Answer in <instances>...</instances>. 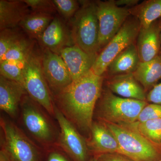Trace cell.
<instances>
[{
	"mask_svg": "<svg viewBox=\"0 0 161 161\" xmlns=\"http://www.w3.org/2000/svg\"><path fill=\"white\" fill-rule=\"evenodd\" d=\"M139 0H116L115 1V4L119 7L131 8L138 5Z\"/></svg>",
	"mask_w": 161,
	"mask_h": 161,
	"instance_id": "33",
	"label": "cell"
},
{
	"mask_svg": "<svg viewBox=\"0 0 161 161\" xmlns=\"http://www.w3.org/2000/svg\"><path fill=\"white\" fill-rule=\"evenodd\" d=\"M158 161H161V159L159 160Z\"/></svg>",
	"mask_w": 161,
	"mask_h": 161,
	"instance_id": "37",
	"label": "cell"
},
{
	"mask_svg": "<svg viewBox=\"0 0 161 161\" xmlns=\"http://www.w3.org/2000/svg\"><path fill=\"white\" fill-rule=\"evenodd\" d=\"M44 157L45 161H73L58 146L45 151Z\"/></svg>",
	"mask_w": 161,
	"mask_h": 161,
	"instance_id": "30",
	"label": "cell"
},
{
	"mask_svg": "<svg viewBox=\"0 0 161 161\" xmlns=\"http://www.w3.org/2000/svg\"><path fill=\"white\" fill-rule=\"evenodd\" d=\"M54 118L60 128L58 146L73 161H88L91 157L86 139L80 134L55 106Z\"/></svg>",
	"mask_w": 161,
	"mask_h": 161,
	"instance_id": "10",
	"label": "cell"
},
{
	"mask_svg": "<svg viewBox=\"0 0 161 161\" xmlns=\"http://www.w3.org/2000/svg\"><path fill=\"white\" fill-rule=\"evenodd\" d=\"M41 61L43 75L53 97L68 86L73 80L60 55L45 49Z\"/></svg>",
	"mask_w": 161,
	"mask_h": 161,
	"instance_id": "11",
	"label": "cell"
},
{
	"mask_svg": "<svg viewBox=\"0 0 161 161\" xmlns=\"http://www.w3.org/2000/svg\"><path fill=\"white\" fill-rule=\"evenodd\" d=\"M0 161H10L6 153L2 149L0 150Z\"/></svg>",
	"mask_w": 161,
	"mask_h": 161,
	"instance_id": "34",
	"label": "cell"
},
{
	"mask_svg": "<svg viewBox=\"0 0 161 161\" xmlns=\"http://www.w3.org/2000/svg\"><path fill=\"white\" fill-rule=\"evenodd\" d=\"M80 3V8L72 18V39L75 45L86 53L98 54L99 27L96 1Z\"/></svg>",
	"mask_w": 161,
	"mask_h": 161,
	"instance_id": "5",
	"label": "cell"
},
{
	"mask_svg": "<svg viewBox=\"0 0 161 161\" xmlns=\"http://www.w3.org/2000/svg\"><path fill=\"white\" fill-rule=\"evenodd\" d=\"M30 13L23 1H0V30L14 29Z\"/></svg>",
	"mask_w": 161,
	"mask_h": 161,
	"instance_id": "18",
	"label": "cell"
},
{
	"mask_svg": "<svg viewBox=\"0 0 161 161\" xmlns=\"http://www.w3.org/2000/svg\"><path fill=\"white\" fill-rule=\"evenodd\" d=\"M133 75L148 93L161 79V54L147 62L140 61Z\"/></svg>",
	"mask_w": 161,
	"mask_h": 161,
	"instance_id": "20",
	"label": "cell"
},
{
	"mask_svg": "<svg viewBox=\"0 0 161 161\" xmlns=\"http://www.w3.org/2000/svg\"><path fill=\"white\" fill-rule=\"evenodd\" d=\"M53 19L49 14L33 12L26 15L19 26L30 35L39 39Z\"/></svg>",
	"mask_w": 161,
	"mask_h": 161,
	"instance_id": "22",
	"label": "cell"
},
{
	"mask_svg": "<svg viewBox=\"0 0 161 161\" xmlns=\"http://www.w3.org/2000/svg\"><path fill=\"white\" fill-rule=\"evenodd\" d=\"M141 62H147L160 53L159 19L147 27H141L136 42Z\"/></svg>",
	"mask_w": 161,
	"mask_h": 161,
	"instance_id": "14",
	"label": "cell"
},
{
	"mask_svg": "<svg viewBox=\"0 0 161 161\" xmlns=\"http://www.w3.org/2000/svg\"><path fill=\"white\" fill-rule=\"evenodd\" d=\"M140 62L136 43L121 52L109 64L104 75L107 77L133 74Z\"/></svg>",
	"mask_w": 161,
	"mask_h": 161,
	"instance_id": "19",
	"label": "cell"
},
{
	"mask_svg": "<svg viewBox=\"0 0 161 161\" xmlns=\"http://www.w3.org/2000/svg\"><path fill=\"white\" fill-rule=\"evenodd\" d=\"M24 64L10 60H5L0 62L1 76L18 81L23 85V71Z\"/></svg>",
	"mask_w": 161,
	"mask_h": 161,
	"instance_id": "25",
	"label": "cell"
},
{
	"mask_svg": "<svg viewBox=\"0 0 161 161\" xmlns=\"http://www.w3.org/2000/svg\"><path fill=\"white\" fill-rule=\"evenodd\" d=\"M45 49L60 55L68 47L75 45L66 26L59 18H54L49 26L39 38Z\"/></svg>",
	"mask_w": 161,
	"mask_h": 161,
	"instance_id": "16",
	"label": "cell"
},
{
	"mask_svg": "<svg viewBox=\"0 0 161 161\" xmlns=\"http://www.w3.org/2000/svg\"><path fill=\"white\" fill-rule=\"evenodd\" d=\"M129 10L139 21L141 27H148L161 18V0L144 1Z\"/></svg>",
	"mask_w": 161,
	"mask_h": 161,
	"instance_id": "21",
	"label": "cell"
},
{
	"mask_svg": "<svg viewBox=\"0 0 161 161\" xmlns=\"http://www.w3.org/2000/svg\"><path fill=\"white\" fill-rule=\"evenodd\" d=\"M87 144L91 156L119 152L118 141L103 122L93 120Z\"/></svg>",
	"mask_w": 161,
	"mask_h": 161,
	"instance_id": "12",
	"label": "cell"
},
{
	"mask_svg": "<svg viewBox=\"0 0 161 161\" xmlns=\"http://www.w3.org/2000/svg\"><path fill=\"white\" fill-rule=\"evenodd\" d=\"M88 161H97V158L95 156H92Z\"/></svg>",
	"mask_w": 161,
	"mask_h": 161,
	"instance_id": "35",
	"label": "cell"
},
{
	"mask_svg": "<svg viewBox=\"0 0 161 161\" xmlns=\"http://www.w3.org/2000/svg\"><path fill=\"white\" fill-rule=\"evenodd\" d=\"M149 103L146 101L119 97L103 87L95 107L98 120L120 125L134 123L141 112Z\"/></svg>",
	"mask_w": 161,
	"mask_h": 161,
	"instance_id": "3",
	"label": "cell"
},
{
	"mask_svg": "<svg viewBox=\"0 0 161 161\" xmlns=\"http://www.w3.org/2000/svg\"><path fill=\"white\" fill-rule=\"evenodd\" d=\"M100 52L121 29L131 15L129 8L119 7L114 0L96 1ZM99 52V53H100Z\"/></svg>",
	"mask_w": 161,
	"mask_h": 161,
	"instance_id": "9",
	"label": "cell"
},
{
	"mask_svg": "<svg viewBox=\"0 0 161 161\" xmlns=\"http://www.w3.org/2000/svg\"><path fill=\"white\" fill-rule=\"evenodd\" d=\"M103 123L118 141L119 153L134 161H158L161 159V146L153 143L139 132L129 127Z\"/></svg>",
	"mask_w": 161,
	"mask_h": 161,
	"instance_id": "6",
	"label": "cell"
},
{
	"mask_svg": "<svg viewBox=\"0 0 161 161\" xmlns=\"http://www.w3.org/2000/svg\"><path fill=\"white\" fill-rule=\"evenodd\" d=\"M140 28L138 20L130 15L118 32L98 53L92 71L98 76H103L112 60L128 47L136 43Z\"/></svg>",
	"mask_w": 161,
	"mask_h": 161,
	"instance_id": "8",
	"label": "cell"
},
{
	"mask_svg": "<svg viewBox=\"0 0 161 161\" xmlns=\"http://www.w3.org/2000/svg\"><path fill=\"white\" fill-rule=\"evenodd\" d=\"M0 126L1 149L10 161H43L45 151L16 124L1 117Z\"/></svg>",
	"mask_w": 161,
	"mask_h": 161,
	"instance_id": "4",
	"label": "cell"
},
{
	"mask_svg": "<svg viewBox=\"0 0 161 161\" xmlns=\"http://www.w3.org/2000/svg\"><path fill=\"white\" fill-rule=\"evenodd\" d=\"M52 2L56 9L66 19L74 17L80 6L79 2L75 0H53Z\"/></svg>",
	"mask_w": 161,
	"mask_h": 161,
	"instance_id": "27",
	"label": "cell"
},
{
	"mask_svg": "<svg viewBox=\"0 0 161 161\" xmlns=\"http://www.w3.org/2000/svg\"><path fill=\"white\" fill-rule=\"evenodd\" d=\"M104 77L92 70L53 96L56 107L78 131L89 134Z\"/></svg>",
	"mask_w": 161,
	"mask_h": 161,
	"instance_id": "1",
	"label": "cell"
},
{
	"mask_svg": "<svg viewBox=\"0 0 161 161\" xmlns=\"http://www.w3.org/2000/svg\"><path fill=\"white\" fill-rule=\"evenodd\" d=\"M19 117L24 132L44 151L58 146L60 128L53 116L28 94L21 102Z\"/></svg>",
	"mask_w": 161,
	"mask_h": 161,
	"instance_id": "2",
	"label": "cell"
},
{
	"mask_svg": "<svg viewBox=\"0 0 161 161\" xmlns=\"http://www.w3.org/2000/svg\"><path fill=\"white\" fill-rule=\"evenodd\" d=\"M95 156L97 161H134L126 155L119 152L104 153Z\"/></svg>",
	"mask_w": 161,
	"mask_h": 161,
	"instance_id": "31",
	"label": "cell"
},
{
	"mask_svg": "<svg viewBox=\"0 0 161 161\" xmlns=\"http://www.w3.org/2000/svg\"><path fill=\"white\" fill-rule=\"evenodd\" d=\"M26 94L22 83L0 76V108L12 119L19 117L21 102Z\"/></svg>",
	"mask_w": 161,
	"mask_h": 161,
	"instance_id": "13",
	"label": "cell"
},
{
	"mask_svg": "<svg viewBox=\"0 0 161 161\" xmlns=\"http://www.w3.org/2000/svg\"><path fill=\"white\" fill-rule=\"evenodd\" d=\"M155 119H161V105L148 103L141 112L136 122L141 123Z\"/></svg>",
	"mask_w": 161,
	"mask_h": 161,
	"instance_id": "28",
	"label": "cell"
},
{
	"mask_svg": "<svg viewBox=\"0 0 161 161\" xmlns=\"http://www.w3.org/2000/svg\"><path fill=\"white\" fill-rule=\"evenodd\" d=\"M98 55L86 53L76 45L66 47L60 54L73 81L78 80L92 70Z\"/></svg>",
	"mask_w": 161,
	"mask_h": 161,
	"instance_id": "15",
	"label": "cell"
},
{
	"mask_svg": "<svg viewBox=\"0 0 161 161\" xmlns=\"http://www.w3.org/2000/svg\"><path fill=\"white\" fill-rule=\"evenodd\" d=\"M160 21V39H161V18L159 19ZM160 54H161V49L160 51Z\"/></svg>",
	"mask_w": 161,
	"mask_h": 161,
	"instance_id": "36",
	"label": "cell"
},
{
	"mask_svg": "<svg viewBox=\"0 0 161 161\" xmlns=\"http://www.w3.org/2000/svg\"><path fill=\"white\" fill-rule=\"evenodd\" d=\"M122 126L135 130L153 143L161 147V119L136 122Z\"/></svg>",
	"mask_w": 161,
	"mask_h": 161,
	"instance_id": "23",
	"label": "cell"
},
{
	"mask_svg": "<svg viewBox=\"0 0 161 161\" xmlns=\"http://www.w3.org/2000/svg\"><path fill=\"white\" fill-rule=\"evenodd\" d=\"M24 2L33 12L43 13L52 14L56 10L52 1L47 0H24Z\"/></svg>",
	"mask_w": 161,
	"mask_h": 161,
	"instance_id": "29",
	"label": "cell"
},
{
	"mask_svg": "<svg viewBox=\"0 0 161 161\" xmlns=\"http://www.w3.org/2000/svg\"><path fill=\"white\" fill-rule=\"evenodd\" d=\"M23 78L27 94L54 118V102L43 75L41 57L33 51L24 64Z\"/></svg>",
	"mask_w": 161,
	"mask_h": 161,
	"instance_id": "7",
	"label": "cell"
},
{
	"mask_svg": "<svg viewBox=\"0 0 161 161\" xmlns=\"http://www.w3.org/2000/svg\"><path fill=\"white\" fill-rule=\"evenodd\" d=\"M147 101L149 103L161 105V81L147 93Z\"/></svg>",
	"mask_w": 161,
	"mask_h": 161,
	"instance_id": "32",
	"label": "cell"
},
{
	"mask_svg": "<svg viewBox=\"0 0 161 161\" xmlns=\"http://www.w3.org/2000/svg\"><path fill=\"white\" fill-rule=\"evenodd\" d=\"M22 38L20 34L14 28L1 31L0 59H2L9 49Z\"/></svg>",
	"mask_w": 161,
	"mask_h": 161,
	"instance_id": "26",
	"label": "cell"
},
{
	"mask_svg": "<svg viewBox=\"0 0 161 161\" xmlns=\"http://www.w3.org/2000/svg\"><path fill=\"white\" fill-rule=\"evenodd\" d=\"M104 81L107 88L115 95L147 101V93L132 73L107 77Z\"/></svg>",
	"mask_w": 161,
	"mask_h": 161,
	"instance_id": "17",
	"label": "cell"
},
{
	"mask_svg": "<svg viewBox=\"0 0 161 161\" xmlns=\"http://www.w3.org/2000/svg\"><path fill=\"white\" fill-rule=\"evenodd\" d=\"M32 52V44L31 41L23 38L0 59V62L10 60L24 63Z\"/></svg>",
	"mask_w": 161,
	"mask_h": 161,
	"instance_id": "24",
	"label": "cell"
}]
</instances>
